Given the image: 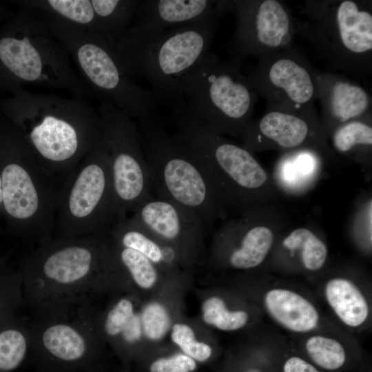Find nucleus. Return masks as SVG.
Listing matches in <instances>:
<instances>
[{"label":"nucleus","mask_w":372,"mask_h":372,"mask_svg":"<svg viewBox=\"0 0 372 372\" xmlns=\"http://www.w3.org/2000/svg\"><path fill=\"white\" fill-rule=\"evenodd\" d=\"M18 268L24 304L33 313L68 312L92 305L99 291L114 285L107 231L41 241Z\"/></svg>","instance_id":"f257e3e1"},{"label":"nucleus","mask_w":372,"mask_h":372,"mask_svg":"<svg viewBox=\"0 0 372 372\" xmlns=\"http://www.w3.org/2000/svg\"><path fill=\"white\" fill-rule=\"evenodd\" d=\"M10 114L43 164L64 179L102 139L99 112L80 99L21 90Z\"/></svg>","instance_id":"f03ea898"},{"label":"nucleus","mask_w":372,"mask_h":372,"mask_svg":"<svg viewBox=\"0 0 372 372\" xmlns=\"http://www.w3.org/2000/svg\"><path fill=\"white\" fill-rule=\"evenodd\" d=\"M220 18L148 32L130 26L112 48L114 55L128 76L149 82L157 103L172 107L180 99V79L216 55L211 48Z\"/></svg>","instance_id":"7ed1b4c3"},{"label":"nucleus","mask_w":372,"mask_h":372,"mask_svg":"<svg viewBox=\"0 0 372 372\" xmlns=\"http://www.w3.org/2000/svg\"><path fill=\"white\" fill-rule=\"evenodd\" d=\"M0 176L7 229L38 243L52 238L65 179L43 164L14 125L0 134Z\"/></svg>","instance_id":"20e7f679"},{"label":"nucleus","mask_w":372,"mask_h":372,"mask_svg":"<svg viewBox=\"0 0 372 372\" xmlns=\"http://www.w3.org/2000/svg\"><path fill=\"white\" fill-rule=\"evenodd\" d=\"M152 191L195 213L204 226L224 218L228 207L192 149L171 135L155 116L136 119Z\"/></svg>","instance_id":"39448f33"},{"label":"nucleus","mask_w":372,"mask_h":372,"mask_svg":"<svg viewBox=\"0 0 372 372\" xmlns=\"http://www.w3.org/2000/svg\"><path fill=\"white\" fill-rule=\"evenodd\" d=\"M178 139L194 152L227 207L265 205L273 194L271 179L253 152L198 119L183 99L172 106Z\"/></svg>","instance_id":"423d86ee"},{"label":"nucleus","mask_w":372,"mask_h":372,"mask_svg":"<svg viewBox=\"0 0 372 372\" xmlns=\"http://www.w3.org/2000/svg\"><path fill=\"white\" fill-rule=\"evenodd\" d=\"M297 30L332 68L357 77L372 72V1L312 0Z\"/></svg>","instance_id":"0eeeda50"},{"label":"nucleus","mask_w":372,"mask_h":372,"mask_svg":"<svg viewBox=\"0 0 372 372\" xmlns=\"http://www.w3.org/2000/svg\"><path fill=\"white\" fill-rule=\"evenodd\" d=\"M80 71L89 91L136 119L155 116L152 91L136 84L121 69L102 37L48 14L37 12Z\"/></svg>","instance_id":"6e6552de"},{"label":"nucleus","mask_w":372,"mask_h":372,"mask_svg":"<svg viewBox=\"0 0 372 372\" xmlns=\"http://www.w3.org/2000/svg\"><path fill=\"white\" fill-rule=\"evenodd\" d=\"M65 50L34 10L25 8L11 33L0 37V65L11 81L69 90L79 97L88 89L74 71Z\"/></svg>","instance_id":"1a4fd4ad"},{"label":"nucleus","mask_w":372,"mask_h":372,"mask_svg":"<svg viewBox=\"0 0 372 372\" xmlns=\"http://www.w3.org/2000/svg\"><path fill=\"white\" fill-rule=\"evenodd\" d=\"M180 98L214 132L240 138L251 120L258 94L240 68L216 54L179 80Z\"/></svg>","instance_id":"9d476101"},{"label":"nucleus","mask_w":372,"mask_h":372,"mask_svg":"<svg viewBox=\"0 0 372 372\" xmlns=\"http://www.w3.org/2000/svg\"><path fill=\"white\" fill-rule=\"evenodd\" d=\"M118 221L110 158L102 138L63 183L53 237L103 233Z\"/></svg>","instance_id":"9b49d317"},{"label":"nucleus","mask_w":372,"mask_h":372,"mask_svg":"<svg viewBox=\"0 0 372 372\" xmlns=\"http://www.w3.org/2000/svg\"><path fill=\"white\" fill-rule=\"evenodd\" d=\"M32 358L37 372H99L102 340L87 307L68 312L33 313Z\"/></svg>","instance_id":"f8f14e48"},{"label":"nucleus","mask_w":372,"mask_h":372,"mask_svg":"<svg viewBox=\"0 0 372 372\" xmlns=\"http://www.w3.org/2000/svg\"><path fill=\"white\" fill-rule=\"evenodd\" d=\"M98 112L110 158L116 215L121 221L152 196L150 174L134 120L106 101L101 102Z\"/></svg>","instance_id":"ddd939ff"},{"label":"nucleus","mask_w":372,"mask_h":372,"mask_svg":"<svg viewBox=\"0 0 372 372\" xmlns=\"http://www.w3.org/2000/svg\"><path fill=\"white\" fill-rule=\"evenodd\" d=\"M247 76L266 102V110L317 115V72L306 57L292 46L257 57Z\"/></svg>","instance_id":"4468645a"},{"label":"nucleus","mask_w":372,"mask_h":372,"mask_svg":"<svg viewBox=\"0 0 372 372\" xmlns=\"http://www.w3.org/2000/svg\"><path fill=\"white\" fill-rule=\"evenodd\" d=\"M229 12L236 17L231 49L237 58H257L292 46L297 21L284 2L234 0Z\"/></svg>","instance_id":"2eb2a0df"},{"label":"nucleus","mask_w":372,"mask_h":372,"mask_svg":"<svg viewBox=\"0 0 372 372\" xmlns=\"http://www.w3.org/2000/svg\"><path fill=\"white\" fill-rule=\"evenodd\" d=\"M240 138L253 153L311 149L324 156L332 151L318 114L265 110L261 117L249 121Z\"/></svg>","instance_id":"dca6fc26"},{"label":"nucleus","mask_w":372,"mask_h":372,"mask_svg":"<svg viewBox=\"0 0 372 372\" xmlns=\"http://www.w3.org/2000/svg\"><path fill=\"white\" fill-rule=\"evenodd\" d=\"M132 216L181 254L193 256L196 251L204 225L189 209L152 196L137 207Z\"/></svg>","instance_id":"f3484780"},{"label":"nucleus","mask_w":372,"mask_h":372,"mask_svg":"<svg viewBox=\"0 0 372 372\" xmlns=\"http://www.w3.org/2000/svg\"><path fill=\"white\" fill-rule=\"evenodd\" d=\"M265 205L242 210L240 218L223 225L218 238L231 240L236 245L228 254L229 265L236 269H249L258 267L266 258L275 239L273 227L280 224Z\"/></svg>","instance_id":"a211bd4d"},{"label":"nucleus","mask_w":372,"mask_h":372,"mask_svg":"<svg viewBox=\"0 0 372 372\" xmlns=\"http://www.w3.org/2000/svg\"><path fill=\"white\" fill-rule=\"evenodd\" d=\"M318 83L320 121L327 137L344 123L372 117L371 95L358 83L340 74L318 72Z\"/></svg>","instance_id":"6ab92c4d"},{"label":"nucleus","mask_w":372,"mask_h":372,"mask_svg":"<svg viewBox=\"0 0 372 372\" xmlns=\"http://www.w3.org/2000/svg\"><path fill=\"white\" fill-rule=\"evenodd\" d=\"M216 1L141 0L132 28L141 32L160 31L200 21L218 14Z\"/></svg>","instance_id":"aec40b11"},{"label":"nucleus","mask_w":372,"mask_h":372,"mask_svg":"<svg viewBox=\"0 0 372 372\" xmlns=\"http://www.w3.org/2000/svg\"><path fill=\"white\" fill-rule=\"evenodd\" d=\"M107 234L114 244L138 251L155 265H171L176 260V250L149 232L132 216L113 225Z\"/></svg>","instance_id":"412c9836"},{"label":"nucleus","mask_w":372,"mask_h":372,"mask_svg":"<svg viewBox=\"0 0 372 372\" xmlns=\"http://www.w3.org/2000/svg\"><path fill=\"white\" fill-rule=\"evenodd\" d=\"M265 304L271 316L285 328L296 332L314 329L319 315L316 308L304 297L283 289L269 290Z\"/></svg>","instance_id":"4be33fe9"},{"label":"nucleus","mask_w":372,"mask_h":372,"mask_svg":"<svg viewBox=\"0 0 372 372\" xmlns=\"http://www.w3.org/2000/svg\"><path fill=\"white\" fill-rule=\"evenodd\" d=\"M30 351V319L17 313L0 321V372L17 369Z\"/></svg>","instance_id":"5701e85b"},{"label":"nucleus","mask_w":372,"mask_h":372,"mask_svg":"<svg viewBox=\"0 0 372 372\" xmlns=\"http://www.w3.org/2000/svg\"><path fill=\"white\" fill-rule=\"evenodd\" d=\"M326 298L339 318L349 327L362 324L369 315V307L364 296L350 280H330L325 287Z\"/></svg>","instance_id":"b1692460"},{"label":"nucleus","mask_w":372,"mask_h":372,"mask_svg":"<svg viewBox=\"0 0 372 372\" xmlns=\"http://www.w3.org/2000/svg\"><path fill=\"white\" fill-rule=\"evenodd\" d=\"M331 148L359 162H369L372 150V117L357 119L335 128L328 136Z\"/></svg>","instance_id":"393cba45"},{"label":"nucleus","mask_w":372,"mask_h":372,"mask_svg":"<svg viewBox=\"0 0 372 372\" xmlns=\"http://www.w3.org/2000/svg\"><path fill=\"white\" fill-rule=\"evenodd\" d=\"M105 40L113 48L131 26L141 0H92Z\"/></svg>","instance_id":"a878e982"},{"label":"nucleus","mask_w":372,"mask_h":372,"mask_svg":"<svg viewBox=\"0 0 372 372\" xmlns=\"http://www.w3.org/2000/svg\"><path fill=\"white\" fill-rule=\"evenodd\" d=\"M282 246L292 252H298L303 267L309 271L322 267L327 258V247L323 240L311 229L298 227L283 238Z\"/></svg>","instance_id":"bb28decb"},{"label":"nucleus","mask_w":372,"mask_h":372,"mask_svg":"<svg viewBox=\"0 0 372 372\" xmlns=\"http://www.w3.org/2000/svg\"><path fill=\"white\" fill-rule=\"evenodd\" d=\"M24 306L20 271L6 257L0 258V321L17 313Z\"/></svg>","instance_id":"cd10ccee"},{"label":"nucleus","mask_w":372,"mask_h":372,"mask_svg":"<svg viewBox=\"0 0 372 372\" xmlns=\"http://www.w3.org/2000/svg\"><path fill=\"white\" fill-rule=\"evenodd\" d=\"M203 320L223 331L237 330L245 325L247 313L242 310L229 311L225 302L218 297L206 299L202 304Z\"/></svg>","instance_id":"c85d7f7f"},{"label":"nucleus","mask_w":372,"mask_h":372,"mask_svg":"<svg viewBox=\"0 0 372 372\" xmlns=\"http://www.w3.org/2000/svg\"><path fill=\"white\" fill-rule=\"evenodd\" d=\"M306 349L312 360L325 369H337L345 362V351L334 339L321 335L313 336L307 340Z\"/></svg>","instance_id":"c756f323"},{"label":"nucleus","mask_w":372,"mask_h":372,"mask_svg":"<svg viewBox=\"0 0 372 372\" xmlns=\"http://www.w3.org/2000/svg\"><path fill=\"white\" fill-rule=\"evenodd\" d=\"M171 339L178 345L183 353L196 362H203L211 355L212 349L207 344L196 340L193 329L188 325L181 323L173 326Z\"/></svg>","instance_id":"7c9ffc66"},{"label":"nucleus","mask_w":372,"mask_h":372,"mask_svg":"<svg viewBox=\"0 0 372 372\" xmlns=\"http://www.w3.org/2000/svg\"><path fill=\"white\" fill-rule=\"evenodd\" d=\"M142 332L152 340H158L167 333L171 320L166 308L158 302H151L142 310L140 317Z\"/></svg>","instance_id":"2f4dec72"},{"label":"nucleus","mask_w":372,"mask_h":372,"mask_svg":"<svg viewBox=\"0 0 372 372\" xmlns=\"http://www.w3.org/2000/svg\"><path fill=\"white\" fill-rule=\"evenodd\" d=\"M196 362L182 353L168 357L159 358L149 366L150 372H193L196 369Z\"/></svg>","instance_id":"473e14b6"},{"label":"nucleus","mask_w":372,"mask_h":372,"mask_svg":"<svg viewBox=\"0 0 372 372\" xmlns=\"http://www.w3.org/2000/svg\"><path fill=\"white\" fill-rule=\"evenodd\" d=\"M284 372H319L313 365L305 360L292 357L288 359L284 366Z\"/></svg>","instance_id":"72a5a7b5"},{"label":"nucleus","mask_w":372,"mask_h":372,"mask_svg":"<svg viewBox=\"0 0 372 372\" xmlns=\"http://www.w3.org/2000/svg\"><path fill=\"white\" fill-rule=\"evenodd\" d=\"M2 203H3L2 186H1V176H0V220H1V217H3L2 216V213H3ZM0 229H1V224H0Z\"/></svg>","instance_id":"f704fd0d"},{"label":"nucleus","mask_w":372,"mask_h":372,"mask_svg":"<svg viewBox=\"0 0 372 372\" xmlns=\"http://www.w3.org/2000/svg\"><path fill=\"white\" fill-rule=\"evenodd\" d=\"M247 372H258V371L251 370V371H247Z\"/></svg>","instance_id":"c9c22d12"},{"label":"nucleus","mask_w":372,"mask_h":372,"mask_svg":"<svg viewBox=\"0 0 372 372\" xmlns=\"http://www.w3.org/2000/svg\"><path fill=\"white\" fill-rule=\"evenodd\" d=\"M99 372H100V371H99Z\"/></svg>","instance_id":"e433bc0d"}]
</instances>
